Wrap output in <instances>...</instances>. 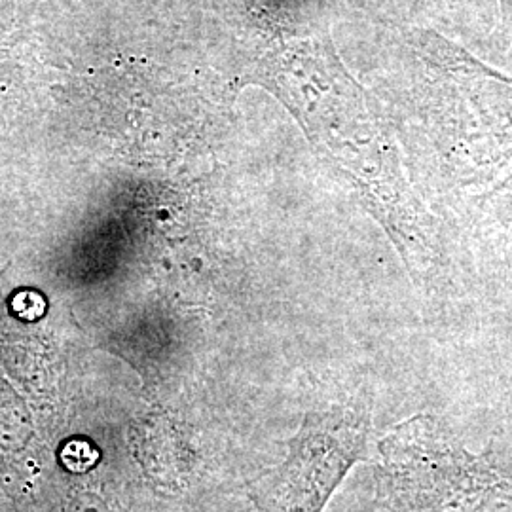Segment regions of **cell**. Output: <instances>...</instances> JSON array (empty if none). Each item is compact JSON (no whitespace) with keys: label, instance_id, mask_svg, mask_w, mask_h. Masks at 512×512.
I'll return each mask as SVG.
<instances>
[{"label":"cell","instance_id":"6da1fadb","mask_svg":"<svg viewBox=\"0 0 512 512\" xmlns=\"http://www.w3.org/2000/svg\"><path fill=\"white\" fill-rule=\"evenodd\" d=\"M317 46H293L272 63V88L302 122L311 143L382 213L406 262L423 253L414 207L404 200L395 152L365 107L361 88Z\"/></svg>","mask_w":512,"mask_h":512},{"label":"cell","instance_id":"7a4b0ae2","mask_svg":"<svg viewBox=\"0 0 512 512\" xmlns=\"http://www.w3.org/2000/svg\"><path fill=\"white\" fill-rule=\"evenodd\" d=\"M374 478L391 512H512V461L469 452L433 416L410 418L380 442Z\"/></svg>","mask_w":512,"mask_h":512},{"label":"cell","instance_id":"3957f363","mask_svg":"<svg viewBox=\"0 0 512 512\" xmlns=\"http://www.w3.org/2000/svg\"><path fill=\"white\" fill-rule=\"evenodd\" d=\"M368 412L336 404L310 412L289 442L287 456L247 482L255 512H323L363 458Z\"/></svg>","mask_w":512,"mask_h":512},{"label":"cell","instance_id":"277c9868","mask_svg":"<svg viewBox=\"0 0 512 512\" xmlns=\"http://www.w3.org/2000/svg\"><path fill=\"white\" fill-rule=\"evenodd\" d=\"M501 2V12L507 21L512 23V0H499Z\"/></svg>","mask_w":512,"mask_h":512}]
</instances>
